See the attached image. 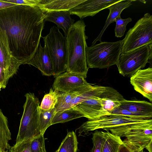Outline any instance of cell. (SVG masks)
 I'll return each mask as SVG.
<instances>
[{
    "mask_svg": "<svg viewBox=\"0 0 152 152\" xmlns=\"http://www.w3.org/2000/svg\"><path fill=\"white\" fill-rule=\"evenodd\" d=\"M95 96L77 104L72 108L91 120L104 115L100 97Z\"/></svg>",
    "mask_w": 152,
    "mask_h": 152,
    "instance_id": "obj_15",
    "label": "cell"
},
{
    "mask_svg": "<svg viewBox=\"0 0 152 152\" xmlns=\"http://www.w3.org/2000/svg\"><path fill=\"white\" fill-rule=\"evenodd\" d=\"M141 152H143V151H142Z\"/></svg>",
    "mask_w": 152,
    "mask_h": 152,
    "instance_id": "obj_39",
    "label": "cell"
},
{
    "mask_svg": "<svg viewBox=\"0 0 152 152\" xmlns=\"http://www.w3.org/2000/svg\"><path fill=\"white\" fill-rule=\"evenodd\" d=\"M123 143L121 137L107 131L105 132L101 152H118L120 146Z\"/></svg>",
    "mask_w": 152,
    "mask_h": 152,
    "instance_id": "obj_23",
    "label": "cell"
},
{
    "mask_svg": "<svg viewBox=\"0 0 152 152\" xmlns=\"http://www.w3.org/2000/svg\"><path fill=\"white\" fill-rule=\"evenodd\" d=\"M152 119L142 120L131 118L119 115H103L92 120H88L78 129L79 135L84 133L87 134L89 132L99 129L109 131L112 128L129 124L149 122Z\"/></svg>",
    "mask_w": 152,
    "mask_h": 152,
    "instance_id": "obj_9",
    "label": "cell"
},
{
    "mask_svg": "<svg viewBox=\"0 0 152 152\" xmlns=\"http://www.w3.org/2000/svg\"><path fill=\"white\" fill-rule=\"evenodd\" d=\"M110 114L121 115L132 118L145 120L138 115L119 107L115 108Z\"/></svg>",
    "mask_w": 152,
    "mask_h": 152,
    "instance_id": "obj_33",
    "label": "cell"
},
{
    "mask_svg": "<svg viewBox=\"0 0 152 152\" xmlns=\"http://www.w3.org/2000/svg\"><path fill=\"white\" fill-rule=\"evenodd\" d=\"M152 58V44L126 54H121L116 65L120 74L130 77L144 68L147 63L151 65Z\"/></svg>",
    "mask_w": 152,
    "mask_h": 152,
    "instance_id": "obj_8",
    "label": "cell"
},
{
    "mask_svg": "<svg viewBox=\"0 0 152 152\" xmlns=\"http://www.w3.org/2000/svg\"><path fill=\"white\" fill-rule=\"evenodd\" d=\"M25 96L26 100L15 145L31 140L41 134L39 128V100L33 93H27Z\"/></svg>",
    "mask_w": 152,
    "mask_h": 152,
    "instance_id": "obj_3",
    "label": "cell"
},
{
    "mask_svg": "<svg viewBox=\"0 0 152 152\" xmlns=\"http://www.w3.org/2000/svg\"><path fill=\"white\" fill-rule=\"evenodd\" d=\"M84 21H76L69 30L66 36L67 45V72L81 75L86 78L88 71L86 55L87 46Z\"/></svg>",
    "mask_w": 152,
    "mask_h": 152,
    "instance_id": "obj_2",
    "label": "cell"
},
{
    "mask_svg": "<svg viewBox=\"0 0 152 152\" xmlns=\"http://www.w3.org/2000/svg\"><path fill=\"white\" fill-rule=\"evenodd\" d=\"M3 1L17 4L24 5L30 6H38L40 0H3Z\"/></svg>",
    "mask_w": 152,
    "mask_h": 152,
    "instance_id": "obj_34",
    "label": "cell"
},
{
    "mask_svg": "<svg viewBox=\"0 0 152 152\" xmlns=\"http://www.w3.org/2000/svg\"><path fill=\"white\" fill-rule=\"evenodd\" d=\"M56 113L55 107L48 110H42L40 108L39 128L41 134H44L47 129L51 125L52 119Z\"/></svg>",
    "mask_w": 152,
    "mask_h": 152,
    "instance_id": "obj_27",
    "label": "cell"
},
{
    "mask_svg": "<svg viewBox=\"0 0 152 152\" xmlns=\"http://www.w3.org/2000/svg\"><path fill=\"white\" fill-rule=\"evenodd\" d=\"M44 18V21L53 22L57 25L58 28L62 29L65 37L74 22V20L70 17L69 11L45 12Z\"/></svg>",
    "mask_w": 152,
    "mask_h": 152,
    "instance_id": "obj_18",
    "label": "cell"
},
{
    "mask_svg": "<svg viewBox=\"0 0 152 152\" xmlns=\"http://www.w3.org/2000/svg\"><path fill=\"white\" fill-rule=\"evenodd\" d=\"M106 87L93 85L92 87L79 92L72 100L70 104V109L93 96L101 95L105 90Z\"/></svg>",
    "mask_w": 152,
    "mask_h": 152,
    "instance_id": "obj_22",
    "label": "cell"
},
{
    "mask_svg": "<svg viewBox=\"0 0 152 152\" xmlns=\"http://www.w3.org/2000/svg\"><path fill=\"white\" fill-rule=\"evenodd\" d=\"M152 142L150 143L145 148L147 149L149 152H152Z\"/></svg>",
    "mask_w": 152,
    "mask_h": 152,
    "instance_id": "obj_38",
    "label": "cell"
},
{
    "mask_svg": "<svg viewBox=\"0 0 152 152\" xmlns=\"http://www.w3.org/2000/svg\"><path fill=\"white\" fill-rule=\"evenodd\" d=\"M50 58L54 77L66 71L67 65L66 37L55 26L50 29L48 34L43 37Z\"/></svg>",
    "mask_w": 152,
    "mask_h": 152,
    "instance_id": "obj_6",
    "label": "cell"
},
{
    "mask_svg": "<svg viewBox=\"0 0 152 152\" xmlns=\"http://www.w3.org/2000/svg\"><path fill=\"white\" fill-rule=\"evenodd\" d=\"M105 132L96 131L92 138L93 146L91 152H101L102 143L105 137Z\"/></svg>",
    "mask_w": 152,
    "mask_h": 152,
    "instance_id": "obj_30",
    "label": "cell"
},
{
    "mask_svg": "<svg viewBox=\"0 0 152 152\" xmlns=\"http://www.w3.org/2000/svg\"><path fill=\"white\" fill-rule=\"evenodd\" d=\"M134 89L152 101V68L149 67L138 70L130 78Z\"/></svg>",
    "mask_w": 152,
    "mask_h": 152,
    "instance_id": "obj_13",
    "label": "cell"
},
{
    "mask_svg": "<svg viewBox=\"0 0 152 152\" xmlns=\"http://www.w3.org/2000/svg\"><path fill=\"white\" fill-rule=\"evenodd\" d=\"M121 0H85L69 10L70 15H77L80 18L93 17L101 11Z\"/></svg>",
    "mask_w": 152,
    "mask_h": 152,
    "instance_id": "obj_12",
    "label": "cell"
},
{
    "mask_svg": "<svg viewBox=\"0 0 152 152\" xmlns=\"http://www.w3.org/2000/svg\"><path fill=\"white\" fill-rule=\"evenodd\" d=\"M17 5V4L4 1L3 0H0V10Z\"/></svg>",
    "mask_w": 152,
    "mask_h": 152,
    "instance_id": "obj_36",
    "label": "cell"
},
{
    "mask_svg": "<svg viewBox=\"0 0 152 152\" xmlns=\"http://www.w3.org/2000/svg\"><path fill=\"white\" fill-rule=\"evenodd\" d=\"M104 115H109L121 104L124 99L122 96L112 88L106 87L105 90L100 96Z\"/></svg>",
    "mask_w": 152,
    "mask_h": 152,
    "instance_id": "obj_17",
    "label": "cell"
},
{
    "mask_svg": "<svg viewBox=\"0 0 152 152\" xmlns=\"http://www.w3.org/2000/svg\"><path fill=\"white\" fill-rule=\"evenodd\" d=\"M112 134L126 138L123 144L133 152H141L152 142V121L123 125L109 130Z\"/></svg>",
    "mask_w": 152,
    "mask_h": 152,
    "instance_id": "obj_4",
    "label": "cell"
},
{
    "mask_svg": "<svg viewBox=\"0 0 152 152\" xmlns=\"http://www.w3.org/2000/svg\"><path fill=\"white\" fill-rule=\"evenodd\" d=\"M122 41L121 54L152 44V15L145 14L129 29Z\"/></svg>",
    "mask_w": 152,
    "mask_h": 152,
    "instance_id": "obj_7",
    "label": "cell"
},
{
    "mask_svg": "<svg viewBox=\"0 0 152 152\" xmlns=\"http://www.w3.org/2000/svg\"><path fill=\"white\" fill-rule=\"evenodd\" d=\"M28 64L38 68L44 75H54L52 61L47 49L45 46L42 47L40 43L34 55Z\"/></svg>",
    "mask_w": 152,
    "mask_h": 152,
    "instance_id": "obj_14",
    "label": "cell"
},
{
    "mask_svg": "<svg viewBox=\"0 0 152 152\" xmlns=\"http://www.w3.org/2000/svg\"><path fill=\"white\" fill-rule=\"evenodd\" d=\"M31 140L23 142L11 147L10 152H31L30 145Z\"/></svg>",
    "mask_w": 152,
    "mask_h": 152,
    "instance_id": "obj_32",
    "label": "cell"
},
{
    "mask_svg": "<svg viewBox=\"0 0 152 152\" xmlns=\"http://www.w3.org/2000/svg\"><path fill=\"white\" fill-rule=\"evenodd\" d=\"M78 141L73 131L68 132L58 148L55 152H77Z\"/></svg>",
    "mask_w": 152,
    "mask_h": 152,
    "instance_id": "obj_24",
    "label": "cell"
},
{
    "mask_svg": "<svg viewBox=\"0 0 152 152\" xmlns=\"http://www.w3.org/2000/svg\"><path fill=\"white\" fill-rule=\"evenodd\" d=\"M122 40L102 42L86 48L88 68L103 69L117 65L121 53Z\"/></svg>",
    "mask_w": 152,
    "mask_h": 152,
    "instance_id": "obj_5",
    "label": "cell"
},
{
    "mask_svg": "<svg viewBox=\"0 0 152 152\" xmlns=\"http://www.w3.org/2000/svg\"><path fill=\"white\" fill-rule=\"evenodd\" d=\"M135 0H121V1L114 4L107 8L110 10L108 16L106 20L105 25L100 33L97 38L93 41L92 45L95 44L96 42L99 41H102L101 39L102 36L106 28L111 23L115 22V19L120 15L123 10L132 4V1Z\"/></svg>",
    "mask_w": 152,
    "mask_h": 152,
    "instance_id": "obj_20",
    "label": "cell"
},
{
    "mask_svg": "<svg viewBox=\"0 0 152 152\" xmlns=\"http://www.w3.org/2000/svg\"><path fill=\"white\" fill-rule=\"evenodd\" d=\"M118 152H133L123 143L120 146Z\"/></svg>",
    "mask_w": 152,
    "mask_h": 152,
    "instance_id": "obj_37",
    "label": "cell"
},
{
    "mask_svg": "<svg viewBox=\"0 0 152 152\" xmlns=\"http://www.w3.org/2000/svg\"><path fill=\"white\" fill-rule=\"evenodd\" d=\"M85 79L81 75L66 72L56 77L53 89L64 93L83 91L93 85L88 83Z\"/></svg>",
    "mask_w": 152,
    "mask_h": 152,
    "instance_id": "obj_10",
    "label": "cell"
},
{
    "mask_svg": "<svg viewBox=\"0 0 152 152\" xmlns=\"http://www.w3.org/2000/svg\"><path fill=\"white\" fill-rule=\"evenodd\" d=\"M83 117V115L78 111L72 108L56 113L52 119L51 125L64 123Z\"/></svg>",
    "mask_w": 152,
    "mask_h": 152,
    "instance_id": "obj_25",
    "label": "cell"
},
{
    "mask_svg": "<svg viewBox=\"0 0 152 152\" xmlns=\"http://www.w3.org/2000/svg\"><path fill=\"white\" fill-rule=\"evenodd\" d=\"M119 107L136 114L145 120L151 119L152 104L145 101L128 100L120 102Z\"/></svg>",
    "mask_w": 152,
    "mask_h": 152,
    "instance_id": "obj_16",
    "label": "cell"
},
{
    "mask_svg": "<svg viewBox=\"0 0 152 152\" xmlns=\"http://www.w3.org/2000/svg\"><path fill=\"white\" fill-rule=\"evenodd\" d=\"M7 76L0 67V91L1 88H5L8 80Z\"/></svg>",
    "mask_w": 152,
    "mask_h": 152,
    "instance_id": "obj_35",
    "label": "cell"
},
{
    "mask_svg": "<svg viewBox=\"0 0 152 152\" xmlns=\"http://www.w3.org/2000/svg\"><path fill=\"white\" fill-rule=\"evenodd\" d=\"M80 92L60 93L58 102L55 107L56 113L70 109L72 100Z\"/></svg>",
    "mask_w": 152,
    "mask_h": 152,
    "instance_id": "obj_26",
    "label": "cell"
},
{
    "mask_svg": "<svg viewBox=\"0 0 152 152\" xmlns=\"http://www.w3.org/2000/svg\"><path fill=\"white\" fill-rule=\"evenodd\" d=\"M11 140L7 118L0 109V152H7L11 148L9 142Z\"/></svg>",
    "mask_w": 152,
    "mask_h": 152,
    "instance_id": "obj_21",
    "label": "cell"
},
{
    "mask_svg": "<svg viewBox=\"0 0 152 152\" xmlns=\"http://www.w3.org/2000/svg\"><path fill=\"white\" fill-rule=\"evenodd\" d=\"M20 65L12 54L6 32L0 27V67L9 79L16 74Z\"/></svg>",
    "mask_w": 152,
    "mask_h": 152,
    "instance_id": "obj_11",
    "label": "cell"
},
{
    "mask_svg": "<svg viewBox=\"0 0 152 152\" xmlns=\"http://www.w3.org/2000/svg\"><path fill=\"white\" fill-rule=\"evenodd\" d=\"M60 93L58 90L51 88L49 92L44 95L40 106V108L48 110L54 108Z\"/></svg>",
    "mask_w": 152,
    "mask_h": 152,
    "instance_id": "obj_28",
    "label": "cell"
},
{
    "mask_svg": "<svg viewBox=\"0 0 152 152\" xmlns=\"http://www.w3.org/2000/svg\"><path fill=\"white\" fill-rule=\"evenodd\" d=\"M132 20V19L131 18L123 19L121 18L120 15L115 19V22H116V26L115 32L116 37H121L124 35L126 30L127 24Z\"/></svg>",
    "mask_w": 152,
    "mask_h": 152,
    "instance_id": "obj_29",
    "label": "cell"
},
{
    "mask_svg": "<svg viewBox=\"0 0 152 152\" xmlns=\"http://www.w3.org/2000/svg\"><path fill=\"white\" fill-rule=\"evenodd\" d=\"M85 0H42L38 6L44 12L69 11Z\"/></svg>",
    "mask_w": 152,
    "mask_h": 152,
    "instance_id": "obj_19",
    "label": "cell"
},
{
    "mask_svg": "<svg viewBox=\"0 0 152 152\" xmlns=\"http://www.w3.org/2000/svg\"><path fill=\"white\" fill-rule=\"evenodd\" d=\"M44 12L38 6L17 4L0 10V27L6 32L13 56L27 64L40 43Z\"/></svg>",
    "mask_w": 152,
    "mask_h": 152,
    "instance_id": "obj_1",
    "label": "cell"
},
{
    "mask_svg": "<svg viewBox=\"0 0 152 152\" xmlns=\"http://www.w3.org/2000/svg\"><path fill=\"white\" fill-rule=\"evenodd\" d=\"M30 148L31 152H46L43 134H41L31 140Z\"/></svg>",
    "mask_w": 152,
    "mask_h": 152,
    "instance_id": "obj_31",
    "label": "cell"
}]
</instances>
